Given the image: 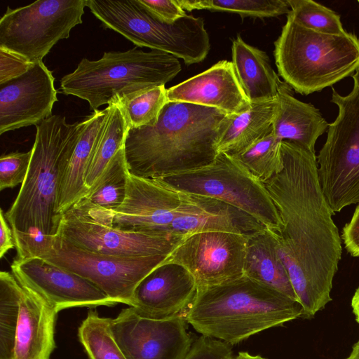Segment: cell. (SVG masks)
I'll list each match as a JSON object with an SVG mask.
<instances>
[{"label": "cell", "instance_id": "1", "mask_svg": "<svg viewBox=\"0 0 359 359\" xmlns=\"http://www.w3.org/2000/svg\"><path fill=\"white\" fill-rule=\"evenodd\" d=\"M282 156V170L264 183L281 222L271 231L303 309L302 318L310 319L332 301L341 237L320 184L315 152L283 141Z\"/></svg>", "mask_w": 359, "mask_h": 359}, {"label": "cell", "instance_id": "2", "mask_svg": "<svg viewBox=\"0 0 359 359\" xmlns=\"http://www.w3.org/2000/svg\"><path fill=\"white\" fill-rule=\"evenodd\" d=\"M229 118L217 109L168 101L154 126L128 128L124 153L129 172L156 179L212 162Z\"/></svg>", "mask_w": 359, "mask_h": 359}, {"label": "cell", "instance_id": "3", "mask_svg": "<svg viewBox=\"0 0 359 359\" xmlns=\"http://www.w3.org/2000/svg\"><path fill=\"white\" fill-rule=\"evenodd\" d=\"M86 124V118L68 123L65 116L52 115L36 126L25 180L5 213L15 244L57 233L61 219L57 207L62 175Z\"/></svg>", "mask_w": 359, "mask_h": 359}, {"label": "cell", "instance_id": "4", "mask_svg": "<svg viewBox=\"0 0 359 359\" xmlns=\"http://www.w3.org/2000/svg\"><path fill=\"white\" fill-rule=\"evenodd\" d=\"M302 315L298 302L243 275L198 289L184 317L202 335L232 346Z\"/></svg>", "mask_w": 359, "mask_h": 359}, {"label": "cell", "instance_id": "5", "mask_svg": "<svg viewBox=\"0 0 359 359\" xmlns=\"http://www.w3.org/2000/svg\"><path fill=\"white\" fill-rule=\"evenodd\" d=\"M181 70L173 55L135 47L124 52H105L97 60L83 58L73 72L61 79L60 90L87 101L95 111L165 85Z\"/></svg>", "mask_w": 359, "mask_h": 359}, {"label": "cell", "instance_id": "6", "mask_svg": "<svg viewBox=\"0 0 359 359\" xmlns=\"http://www.w3.org/2000/svg\"><path fill=\"white\" fill-rule=\"evenodd\" d=\"M274 46L280 76L303 95L320 91L359 69V39L355 34L317 32L298 24L290 13Z\"/></svg>", "mask_w": 359, "mask_h": 359}, {"label": "cell", "instance_id": "7", "mask_svg": "<svg viewBox=\"0 0 359 359\" xmlns=\"http://www.w3.org/2000/svg\"><path fill=\"white\" fill-rule=\"evenodd\" d=\"M17 257H39L74 273L99 287L116 304L132 306L138 284L168 256L117 257L95 253L57 235L39 236L15 244Z\"/></svg>", "mask_w": 359, "mask_h": 359}, {"label": "cell", "instance_id": "8", "mask_svg": "<svg viewBox=\"0 0 359 359\" xmlns=\"http://www.w3.org/2000/svg\"><path fill=\"white\" fill-rule=\"evenodd\" d=\"M156 179L174 190L226 203L272 231L280 229V219L264 183L229 154H218L205 165Z\"/></svg>", "mask_w": 359, "mask_h": 359}, {"label": "cell", "instance_id": "9", "mask_svg": "<svg viewBox=\"0 0 359 359\" xmlns=\"http://www.w3.org/2000/svg\"><path fill=\"white\" fill-rule=\"evenodd\" d=\"M353 87L342 96L332 88L331 102L338 107L327 139L317 156L318 177L332 212L359 203V69Z\"/></svg>", "mask_w": 359, "mask_h": 359}, {"label": "cell", "instance_id": "10", "mask_svg": "<svg viewBox=\"0 0 359 359\" xmlns=\"http://www.w3.org/2000/svg\"><path fill=\"white\" fill-rule=\"evenodd\" d=\"M55 235L79 248L117 257L168 256L187 236L114 227L86 198L62 215Z\"/></svg>", "mask_w": 359, "mask_h": 359}, {"label": "cell", "instance_id": "11", "mask_svg": "<svg viewBox=\"0 0 359 359\" xmlns=\"http://www.w3.org/2000/svg\"><path fill=\"white\" fill-rule=\"evenodd\" d=\"M86 0H38L15 9L7 8L0 19V48L18 53L33 63L42 61L72 28L82 23Z\"/></svg>", "mask_w": 359, "mask_h": 359}, {"label": "cell", "instance_id": "12", "mask_svg": "<svg viewBox=\"0 0 359 359\" xmlns=\"http://www.w3.org/2000/svg\"><path fill=\"white\" fill-rule=\"evenodd\" d=\"M248 235L203 231L187 235L164 263L183 266L198 289L220 285L243 276Z\"/></svg>", "mask_w": 359, "mask_h": 359}, {"label": "cell", "instance_id": "13", "mask_svg": "<svg viewBox=\"0 0 359 359\" xmlns=\"http://www.w3.org/2000/svg\"><path fill=\"white\" fill-rule=\"evenodd\" d=\"M182 315L150 318L133 307L111 318L114 338L128 359H183L193 344Z\"/></svg>", "mask_w": 359, "mask_h": 359}, {"label": "cell", "instance_id": "14", "mask_svg": "<svg viewBox=\"0 0 359 359\" xmlns=\"http://www.w3.org/2000/svg\"><path fill=\"white\" fill-rule=\"evenodd\" d=\"M11 269L22 287L42 297L57 312L74 307L116 305L89 280L41 257H16Z\"/></svg>", "mask_w": 359, "mask_h": 359}, {"label": "cell", "instance_id": "15", "mask_svg": "<svg viewBox=\"0 0 359 359\" xmlns=\"http://www.w3.org/2000/svg\"><path fill=\"white\" fill-rule=\"evenodd\" d=\"M182 195V192L174 190L158 179L129 173L126 197L118 208L110 211L90 203L95 212L114 227L136 231L168 233Z\"/></svg>", "mask_w": 359, "mask_h": 359}, {"label": "cell", "instance_id": "16", "mask_svg": "<svg viewBox=\"0 0 359 359\" xmlns=\"http://www.w3.org/2000/svg\"><path fill=\"white\" fill-rule=\"evenodd\" d=\"M55 78L43 61L24 74L0 84V135L50 117L57 101Z\"/></svg>", "mask_w": 359, "mask_h": 359}, {"label": "cell", "instance_id": "17", "mask_svg": "<svg viewBox=\"0 0 359 359\" xmlns=\"http://www.w3.org/2000/svg\"><path fill=\"white\" fill-rule=\"evenodd\" d=\"M86 7L104 28L118 32L138 47L164 51L174 40V25L154 16L137 0H86Z\"/></svg>", "mask_w": 359, "mask_h": 359}, {"label": "cell", "instance_id": "18", "mask_svg": "<svg viewBox=\"0 0 359 359\" xmlns=\"http://www.w3.org/2000/svg\"><path fill=\"white\" fill-rule=\"evenodd\" d=\"M197 290L193 276L186 268L175 263H163L138 284L132 307L154 318L180 315L191 305Z\"/></svg>", "mask_w": 359, "mask_h": 359}, {"label": "cell", "instance_id": "19", "mask_svg": "<svg viewBox=\"0 0 359 359\" xmlns=\"http://www.w3.org/2000/svg\"><path fill=\"white\" fill-rule=\"evenodd\" d=\"M168 101L217 109L229 116L248 110L250 102L231 61L220 60L207 70L167 89Z\"/></svg>", "mask_w": 359, "mask_h": 359}, {"label": "cell", "instance_id": "20", "mask_svg": "<svg viewBox=\"0 0 359 359\" xmlns=\"http://www.w3.org/2000/svg\"><path fill=\"white\" fill-rule=\"evenodd\" d=\"M264 229L266 228L255 218L226 203L183 193L179 210L168 232L187 235L223 231L250 235Z\"/></svg>", "mask_w": 359, "mask_h": 359}, {"label": "cell", "instance_id": "21", "mask_svg": "<svg viewBox=\"0 0 359 359\" xmlns=\"http://www.w3.org/2000/svg\"><path fill=\"white\" fill-rule=\"evenodd\" d=\"M58 313L42 297L22 287L13 359H50L56 347Z\"/></svg>", "mask_w": 359, "mask_h": 359}, {"label": "cell", "instance_id": "22", "mask_svg": "<svg viewBox=\"0 0 359 359\" xmlns=\"http://www.w3.org/2000/svg\"><path fill=\"white\" fill-rule=\"evenodd\" d=\"M329 124L317 108L296 99L290 87L283 83L277 96L273 123V133L278 139L315 152L316 141L327 130Z\"/></svg>", "mask_w": 359, "mask_h": 359}, {"label": "cell", "instance_id": "23", "mask_svg": "<svg viewBox=\"0 0 359 359\" xmlns=\"http://www.w3.org/2000/svg\"><path fill=\"white\" fill-rule=\"evenodd\" d=\"M243 275L298 302L276 241L269 229L248 235Z\"/></svg>", "mask_w": 359, "mask_h": 359}, {"label": "cell", "instance_id": "24", "mask_svg": "<svg viewBox=\"0 0 359 359\" xmlns=\"http://www.w3.org/2000/svg\"><path fill=\"white\" fill-rule=\"evenodd\" d=\"M232 64L250 102L277 98L281 81L271 66L267 54L245 42L238 34L232 42Z\"/></svg>", "mask_w": 359, "mask_h": 359}, {"label": "cell", "instance_id": "25", "mask_svg": "<svg viewBox=\"0 0 359 359\" xmlns=\"http://www.w3.org/2000/svg\"><path fill=\"white\" fill-rule=\"evenodd\" d=\"M107 114V107L95 110L86 117L85 128L62 175L57 207L60 217L88 194V190L84 184L85 172Z\"/></svg>", "mask_w": 359, "mask_h": 359}, {"label": "cell", "instance_id": "26", "mask_svg": "<svg viewBox=\"0 0 359 359\" xmlns=\"http://www.w3.org/2000/svg\"><path fill=\"white\" fill-rule=\"evenodd\" d=\"M276 107L277 98L250 102L248 110L229 116L217 145V153H238L271 132Z\"/></svg>", "mask_w": 359, "mask_h": 359}, {"label": "cell", "instance_id": "27", "mask_svg": "<svg viewBox=\"0 0 359 359\" xmlns=\"http://www.w3.org/2000/svg\"><path fill=\"white\" fill-rule=\"evenodd\" d=\"M107 107L106 119L85 172L84 184L88 191L124 147L128 126L122 111L116 103Z\"/></svg>", "mask_w": 359, "mask_h": 359}, {"label": "cell", "instance_id": "28", "mask_svg": "<svg viewBox=\"0 0 359 359\" xmlns=\"http://www.w3.org/2000/svg\"><path fill=\"white\" fill-rule=\"evenodd\" d=\"M129 173L123 147L109 163L84 198L100 208L116 210L125 199Z\"/></svg>", "mask_w": 359, "mask_h": 359}, {"label": "cell", "instance_id": "29", "mask_svg": "<svg viewBox=\"0 0 359 359\" xmlns=\"http://www.w3.org/2000/svg\"><path fill=\"white\" fill-rule=\"evenodd\" d=\"M111 318L90 309L78 329V337L88 359H128L117 344Z\"/></svg>", "mask_w": 359, "mask_h": 359}, {"label": "cell", "instance_id": "30", "mask_svg": "<svg viewBox=\"0 0 359 359\" xmlns=\"http://www.w3.org/2000/svg\"><path fill=\"white\" fill-rule=\"evenodd\" d=\"M282 142L272 130L246 149L230 156L265 183L283 168Z\"/></svg>", "mask_w": 359, "mask_h": 359}, {"label": "cell", "instance_id": "31", "mask_svg": "<svg viewBox=\"0 0 359 359\" xmlns=\"http://www.w3.org/2000/svg\"><path fill=\"white\" fill-rule=\"evenodd\" d=\"M22 286L8 271L0 272V359H13Z\"/></svg>", "mask_w": 359, "mask_h": 359}, {"label": "cell", "instance_id": "32", "mask_svg": "<svg viewBox=\"0 0 359 359\" xmlns=\"http://www.w3.org/2000/svg\"><path fill=\"white\" fill-rule=\"evenodd\" d=\"M184 10H210L228 12L242 17H278L289 14L287 0H178Z\"/></svg>", "mask_w": 359, "mask_h": 359}, {"label": "cell", "instance_id": "33", "mask_svg": "<svg viewBox=\"0 0 359 359\" xmlns=\"http://www.w3.org/2000/svg\"><path fill=\"white\" fill-rule=\"evenodd\" d=\"M168 102L165 85L158 86L128 99L116 102L128 128L154 126Z\"/></svg>", "mask_w": 359, "mask_h": 359}, {"label": "cell", "instance_id": "34", "mask_svg": "<svg viewBox=\"0 0 359 359\" xmlns=\"http://www.w3.org/2000/svg\"><path fill=\"white\" fill-rule=\"evenodd\" d=\"M290 14L300 25L328 34H343L340 16L332 10L311 0H287Z\"/></svg>", "mask_w": 359, "mask_h": 359}, {"label": "cell", "instance_id": "35", "mask_svg": "<svg viewBox=\"0 0 359 359\" xmlns=\"http://www.w3.org/2000/svg\"><path fill=\"white\" fill-rule=\"evenodd\" d=\"M32 149L27 152H11L0 158V190L22 184L26 177Z\"/></svg>", "mask_w": 359, "mask_h": 359}, {"label": "cell", "instance_id": "36", "mask_svg": "<svg viewBox=\"0 0 359 359\" xmlns=\"http://www.w3.org/2000/svg\"><path fill=\"white\" fill-rule=\"evenodd\" d=\"M231 345L219 339L202 335L191 345L183 359H233Z\"/></svg>", "mask_w": 359, "mask_h": 359}, {"label": "cell", "instance_id": "37", "mask_svg": "<svg viewBox=\"0 0 359 359\" xmlns=\"http://www.w3.org/2000/svg\"><path fill=\"white\" fill-rule=\"evenodd\" d=\"M34 64L18 53L0 48V84L24 74Z\"/></svg>", "mask_w": 359, "mask_h": 359}, {"label": "cell", "instance_id": "38", "mask_svg": "<svg viewBox=\"0 0 359 359\" xmlns=\"http://www.w3.org/2000/svg\"><path fill=\"white\" fill-rule=\"evenodd\" d=\"M154 16L166 22H174L186 13L178 0H137Z\"/></svg>", "mask_w": 359, "mask_h": 359}, {"label": "cell", "instance_id": "39", "mask_svg": "<svg viewBox=\"0 0 359 359\" xmlns=\"http://www.w3.org/2000/svg\"><path fill=\"white\" fill-rule=\"evenodd\" d=\"M341 239L347 252L354 257H359V217H351L343 228Z\"/></svg>", "mask_w": 359, "mask_h": 359}, {"label": "cell", "instance_id": "40", "mask_svg": "<svg viewBox=\"0 0 359 359\" xmlns=\"http://www.w3.org/2000/svg\"><path fill=\"white\" fill-rule=\"evenodd\" d=\"M15 248L12 229L8 224L3 210H0V257Z\"/></svg>", "mask_w": 359, "mask_h": 359}, {"label": "cell", "instance_id": "41", "mask_svg": "<svg viewBox=\"0 0 359 359\" xmlns=\"http://www.w3.org/2000/svg\"><path fill=\"white\" fill-rule=\"evenodd\" d=\"M351 306L353 309V312L355 314L356 321L359 324V287L355 290L352 300H351Z\"/></svg>", "mask_w": 359, "mask_h": 359}, {"label": "cell", "instance_id": "42", "mask_svg": "<svg viewBox=\"0 0 359 359\" xmlns=\"http://www.w3.org/2000/svg\"><path fill=\"white\" fill-rule=\"evenodd\" d=\"M236 359H266L259 355H251L246 351H241L238 353Z\"/></svg>", "mask_w": 359, "mask_h": 359}, {"label": "cell", "instance_id": "43", "mask_svg": "<svg viewBox=\"0 0 359 359\" xmlns=\"http://www.w3.org/2000/svg\"><path fill=\"white\" fill-rule=\"evenodd\" d=\"M346 359H359V340L353 345L349 356Z\"/></svg>", "mask_w": 359, "mask_h": 359}, {"label": "cell", "instance_id": "44", "mask_svg": "<svg viewBox=\"0 0 359 359\" xmlns=\"http://www.w3.org/2000/svg\"><path fill=\"white\" fill-rule=\"evenodd\" d=\"M353 217H359V203L355 209V211L352 215Z\"/></svg>", "mask_w": 359, "mask_h": 359}, {"label": "cell", "instance_id": "45", "mask_svg": "<svg viewBox=\"0 0 359 359\" xmlns=\"http://www.w3.org/2000/svg\"><path fill=\"white\" fill-rule=\"evenodd\" d=\"M358 2L359 3V0H358Z\"/></svg>", "mask_w": 359, "mask_h": 359}]
</instances>
